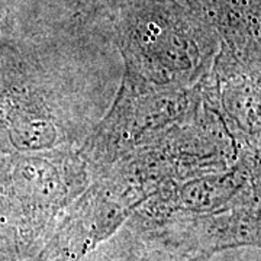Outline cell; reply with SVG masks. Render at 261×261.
Returning a JSON list of instances; mask_svg holds the SVG:
<instances>
[{
    "mask_svg": "<svg viewBox=\"0 0 261 261\" xmlns=\"http://www.w3.org/2000/svg\"><path fill=\"white\" fill-rule=\"evenodd\" d=\"M108 19L125 73L154 87H193L207 74L219 49L200 0H144Z\"/></svg>",
    "mask_w": 261,
    "mask_h": 261,
    "instance_id": "cell-1",
    "label": "cell"
},
{
    "mask_svg": "<svg viewBox=\"0 0 261 261\" xmlns=\"http://www.w3.org/2000/svg\"><path fill=\"white\" fill-rule=\"evenodd\" d=\"M90 185L77 147L0 157V235L39 252L64 209Z\"/></svg>",
    "mask_w": 261,
    "mask_h": 261,
    "instance_id": "cell-2",
    "label": "cell"
},
{
    "mask_svg": "<svg viewBox=\"0 0 261 261\" xmlns=\"http://www.w3.org/2000/svg\"><path fill=\"white\" fill-rule=\"evenodd\" d=\"M83 123L47 68L13 42L0 51V151L77 147Z\"/></svg>",
    "mask_w": 261,
    "mask_h": 261,
    "instance_id": "cell-3",
    "label": "cell"
},
{
    "mask_svg": "<svg viewBox=\"0 0 261 261\" xmlns=\"http://www.w3.org/2000/svg\"><path fill=\"white\" fill-rule=\"evenodd\" d=\"M197 99L199 84L160 89L123 73L112 106L77 145L90 180L134 151L155 142Z\"/></svg>",
    "mask_w": 261,
    "mask_h": 261,
    "instance_id": "cell-4",
    "label": "cell"
},
{
    "mask_svg": "<svg viewBox=\"0 0 261 261\" xmlns=\"http://www.w3.org/2000/svg\"><path fill=\"white\" fill-rule=\"evenodd\" d=\"M260 199V149L245 151L222 173L171 181L145 199L126 221L132 232H142L173 215H200Z\"/></svg>",
    "mask_w": 261,
    "mask_h": 261,
    "instance_id": "cell-5",
    "label": "cell"
},
{
    "mask_svg": "<svg viewBox=\"0 0 261 261\" xmlns=\"http://www.w3.org/2000/svg\"><path fill=\"white\" fill-rule=\"evenodd\" d=\"M134 235L187 261L206 260L222 250L258 247L260 199L211 214L173 215Z\"/></svg>",
    "mask_w": 261,
    "mask_h": 261,
    "instance_id": "cell-6",
    "label": "cell"
},
{
    "mask_svg": "<svg viewBox=\"0 0 261 261\" xmlns=\"http://www.w3.org/2000/svg\"><path fill=\"white\" fill-rule=\"evenodd\" d=\"M132 209L103 186L90 181L64 209L32 261H80L125 225Z\"/></svg>",
    "mask_w": 261,
    "mask_h": 261,
    "instance_id": "cell-7",
    "label": "cell"
},
{
    "mask_svg": "<svg viewBox=\"0 0 261 261\" xmlns=\"http://www.w3.org/2000/svg\"><path fill=\"white\" fill-rule=\"evenodd\" d=\"M199 89L237 137L260 145V71L241 64L219 45L211 70L199 82Z\"/></svg>",
    "mask_w": 261,
    "mask_h": 261,
    "instance_id": "cell-8",
    "label": "cell"
},
{
    "mask_svg": "<svg viewBox=\"0 0 261 261\" xmlns=\"http://www.w3.org/2000/svg\"><path fill=\"white\" fill-rule=\"evenodd\" d=\"M219 39L241 64L260 71V0H200Z\"/></svg>",
    "mask_w": 261,
    "mask_h": 261,
    "instance_id": "cell-9",
    "label": "cell"
},
{
    "mask_svg": "<svg viewBox=\"0 0 261 261\" xmlns=\"http://www.w3.org/2000/svg\"><path fill=\"white\" fill-rule=\"evenodd\" d=\"M137 2L144 0H77V6L80 13H83L84 16L111 18L116 10Z\"/></svg>",
    "mask_w": 261,
    "mask_h": 261,
    "instance_id": "cell-10",
    "label": "cell"
},
{
    "mask_svg": "<svg viewBox=\"0 0 261 261\" xmlns=\"http://www.w3.org/2000/svg\"><path fill=\"white\" fill-rule=\"evenodd\" d=\"M10 42V29H9V22L8 18L0 13V51L6 45H9Z\"/></svg>",
    "mask_w": 261,
    "mask_h": 261,
    "instance_id": "cell-11",
    "label": "cell"
}]
</instances>
